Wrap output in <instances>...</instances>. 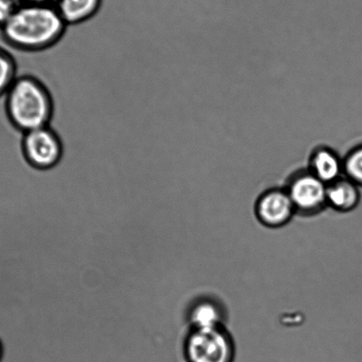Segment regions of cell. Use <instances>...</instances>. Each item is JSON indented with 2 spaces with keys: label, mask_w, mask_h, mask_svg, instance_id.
Returning a JSON list of instances; mask_svg holds the SVG:
<instances>
[{
  "label": "cell",
  "mask_w": 362,
  "mask_h": 362,
  "mask_svg": "<svg viewBox=\"0 0 362 362\" xmlns=\"http://www.w3.org/2000/svg\"><path fill=\"white\" fill-rule=\"evenodd\" d=\"M293 204L296 216L314 217L328 209L327 185L313 175L307 168H300L288 177L284 186Z\"/></svg>",
  "instance_id": "cell-4"
},
{
  "label": "cell",
  "mask_w": 362,
  "mask_h": 362,
  "mask_svg": "<svg viewBox=\"0 0 362 362\" xmlns=\"http://www.w3.org/2000/svg\"><path fill=\"white\" fill-rule=\"evenodd\" d=\"M182 351L186 362H233L235 341L226 326L189 329Z\"/></svg>",
  "instance_id": "cell-3"
},
{
  "label": "cell",
  "mask_w": 362,
  "mask_h": 362,
  "mask_svg": "<svg viewBox=\"0 0 362 362\" xmlns=\"http://www.w3.org/2000/svg\"><path fill=\"white\" fill-rule=\"evenodd\" d=\"M103 0H57L54 6L66 25H77L93 18Z\"/></svg>",
  "instance_id": "cell-10"
},
{
  "label": "cell",
  "mask_w": 362,
  "mask_h": 362,
  "mask_svg": "<svg viewBox=\"0 0 362 362\" xmlns=\"http://www.w3.org/2000/svg\"><path fill=\"white\" fill-rule=\"evenodd\" d=\"M343 160L344 177L362 187V144L348 151Z\"/></svg>",
  "instance_id": "cell-12"
},
{
  "label": "cell",
  "mask_w": 362,
  "mask_h": 362,
  "mask_svg": "<svg viewBox=\"0 0 362 362\" xmlns=\"http://www.w3.org/2000/svg\"><path fill=\"white\" fill-rule=\"evenodd\" d=\"M5 356V348L4 344H3L1 339H0V362H2L3 358Z\"/></svg>",
  "instance_id": "cell-15"
},
{
  "label": "cell",
  "mask_w": 362,
  "mask_h": 362,
  "mask_svg": "<svg viewBox=\"0 0 362 362\" xmlns=\"http://www.w3.org/2000/svg\"><path fill=\"white\" fill-rule=\"evenodd\" d=\"M307 170L329 185L344 177V160L335 150L326 145L314 147L308 156Z\"/></svg>",
  "instance_id": "cell-7"
},
{
  "label": "cell",
  "mask_w": 362,
  "mask_h": 362,
  "mask_svg": "<svg viewBox=\"0 0 362 362\" xmlns=\"http://www.w3.org/2000/svg\"><path fill=\"white\" fill-rule=\"evenodd\" d=\"M19 5L17 0H0V30L11 19Z\"/></svg>",
  "instance_id": "cell-13"
},
{
  "label": "cell",
  "mask_w": 362,
  "mask_h": 362,
  "mask_svg": "<svg viewBox=\"0 0 362 362\" xmlns=\"http://www.w3.org/2000/svg\"><path fill=\"white\" fill-rule=\"evenodd\" d=\"M19 4L23 5H52L54 6L57 0H17Z\"/></svg>",
  "instance_id": "cell-14"
},
{
  "label": "cell",
  "mask_w": 362,
  "mask_h": 362,
  "mask_svg": "<svg viewBox=\"0 0 362 362\" xmlns=\"http://www.w3.org/2000/svg\"><path fill=\"white\" fill-rule=\"evenodd\" d=\"M4 98L8 121L23 134L50 126L54 112V98L37 76H18Z\"/></svg>",
  "instance_id": "cell-2"
},
{
  "label": "cell",
  "mask_w": 362,
  "mask_h": 362,
  "mask_svg": "<svg viewBox=\"0 0 362 362\" xmlns=\"http://www.w3.org/2000/svg\"><path fill=\"white\" fill-rule=\"evenodd\" d=\"M256 220L263 227L277 230L286 227L296 216L293 204L284 187H273L259 194L255 203Z\"/></svg>",
  "instance_id": "cell-6"
},
{
  "label": "cell",
  "mask_w": 362,
  "mask_h": 362,
  "mask_svg": "<svg viewBox=\"0 0 362 362\" xmlns=\"http://www.w3.org/2000/svg\"><path fill=\"white\" fill-rule=\"evenodd\" d=\"M66 27L54 6L20 4L0 33L10 47L37 52L58 44Z\"/></svg>",
  "instance_id": "cell-1"
},
{
  "label": "cell",
  "mask_w": 362,
  "mask_h": 362,
  "mask_svg": "<svg viewBox=\"0 0 362 362\" xmlns=\"http://www.w3.org/2000/svg\"><path fill=\"white\" fill-rule=\"evenodd\" d=\"M21 149L28 165L40 171L57 166L64 152L61 138L51 126L23 133Z\"/></svg>",
  "instance_id": "cell-5"
},
{
  "label": "cell",
  "mask_w": 362,
  "mask_h": 362,
  "mask_svg": "<svg viewBox=\"0 0 362 362\" xmlns=\"http://www.w3.org/2000/svg\"><path fill=\"white\" fill-rule=\"evenodd\" d=\"M17 77L18 74L15 58L11 52L0 47V98L6 96Z\"/></svg>",
  "instance_id": "cell-11"
},
{
  "label": "cell",
  "mask_w": 362,
  "mask_h": 362,
  "mask_svg": "<svg viewBox=\"0 0 362 362\" xmlns=\"http://www.w3.org/2000/svg\"><path fill=\"white\" fill-rule=\"evenodd\" d=\"M360 187L350 179L342 177L327 185V207L340 214L350 213L361 202Z\"/></svg>",
  "instance_id": "cell-9"
},
{
  "label": "cell",
  "mask_w": 362,
  "mask_h": 362,
  "mask_svg": "<svg viewBox=\"0 0 362 362\" xmlns=\"http://www.w3.org/2000/svg\"><path fill=\"white\" fill-rule=\"evenodd\" d=\"M186 319L189 329L214 328L225 326L226 312L219 300L213 298H199L189 305Z\"/></svg>",
  "instance_id": "cell-8"
}]
</instances>
